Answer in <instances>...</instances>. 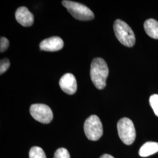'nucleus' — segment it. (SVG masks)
<instances>
[{
  "instance_id": "obj_1",
  "label": "nucleus",
  "mask_w": 158,
  "mask_h": 158,
  "mask_svg": "<svg viewBox=\"0 0 158 158\" xmlns=\"http://www.w3.org/2000/svg\"><path fill=\"white\" fill-rule=\"evenodd\" d=\"M109 73L107 64L100 57L95 58L91 63V79L97 89L102 90L106 86Z\"/></svg>"
},
{
  "instance_id": "obj_2",
  "label": "nucleus",
  "mask_w": 158,
  "mask_h": 158,
  "mask_svg": "<svg viewBox=\"0 0 158 158\" xmlns=\"http://www.w3.org/2000/svg\"><path fill=\"white\" fill-rule=\"evenodd\" d=\"M115 36L120 43L127 47H132L135 43V36L130 26L121 19H117L114 23Z\"/></svg>"
},
{
  "instance_id": "obj_3",
  "label": "nucleus",
  "mask_w": 158,
  "mask_h": 158,
  "mask_svg": "<svg viewBox=\"0 0 158 158\" xmlns=\"http://www.w3.org/2000/svg\"><path fill=\"white\" fill-rule=\"evenodd\" d=\"M62 4L68 10V12L76 19L80 21H90L94 18V14L90 9L82 4L64 0L63 1Z\"/></svg>"
},
{
  "instance_id": "obj_4",
  "label": "nucleus",
  "mask_w": 158,
  "mask_h": 158,
  "mask_svg": "<svg viewBox=\"0 0 158 158\" xmlns=\"http://www.w3.org/2000/svg\"><path fill=\"white\" fill-rule=\"evenodd\" d=\"M117 130L119 138L125 144L130 145L135 141V129L134 125L130 119H121L117 124Z\"/></svg>"
},
{
  "instance_id": "obj_5",
  "label": "nucleus",
  "mask_w": 158,
  "mask_h": 158,
  "mask_svg": "<svg viewBox=\"0 0 158 158\" xmlns=\"http://www.w3.org/2000/svg\"><path fill=\"white\" fill-rule=\"evenodd\" d=\"M84 131L89 139L94 141L98 140L103 134L102 125L99 117L93 115L87 118L84 124Z\"/></svg>"
},
{
  "instance_id": "obj_6",
  "label": "nucleus",
  "mask_w": 158,
  "mask_h": 158,
  "mask_svg": "<svg viewBox=\"0 0 158 158\" xmlns=\"http://www.w3.org/2000/svg\"><path fill=\"white\" fill-rule=\"evenodd\" d=\"M29 111L35 120L43 124H49L53 119V113L51 108L44 104H32Z\"/></svg>"
},
{
  "instance_id": "obj_7",
  "label": "nucleus",
  "mask_w": 158,
  "mask_h": 158,
  "mask_svg": "<svg viewBox=\"0 0 158 158\" xmlns=\"http://www.w3.org/2000/svg\"><path fill=\"white\" fill-rule=\"evenodd\" d=\"M59 85L61 89L69 95L74 94L77 89L76 79L72 73L64 74L60 79Z\"/></svg>"
},
{
  "instance_id": "obj_8",
  "label": "nucleus",
  "mask_w": 158,
  "mask_h": 158,
  "mask_svg": "<svg viewBox=\"0 0 158 158\" xmlns=\"http://www.w3.org/2000/svg\"><path fill=\"white\" fill-rule=\"evenodd\" d=\"M64 46V42L60 37L53 36L42 40L40 43V49L46 52L60 51Z\"/></svg>"
},
{
  "instance_id": "obj_9",
  "label": "nucleus",
  "mask_w": 158,
  "mask_h": 158,
  "mask_svg": "<svg viewBox=\"0 0 158 158\" xmlns=\"http://www.w3.org/2000/svg\"><path fill=\"white\" fill-rule=\"evenodd\" d=\"M17 22L23 27H31L34 22V15L25 6L19 7L15 12Z\"/></svg>"
},
{
  "instance_id": "obj_10",
  "label": "nucleus",
  "mask_w": 158,
  "mask_h": 158,
  "mask_svg": "<svg viewBox=\"0 0 158 158\" xmlns=\"http://www.w3.org/2000/svg\"><path fill=\"white\" fill-rule=\"evenodd\" d=\"M158 152V142H147L139 151V155L141 157H147Z\"/></svg>"
},
{
  "instance_id": "obj_11",
  "label": "nucleus",
  "mask_w": 158,
  "mask_h": 158,
  "mask_svg": "<svg viewBox=\"0 0 158 158\" xmlns=\"http://www.w3.org/2000/svg\"><path fill=\"white\" fill-rule=\"evenodd\" d=\"M144 29L147 35L158 40V22L154 19H149L144 23Z\"/></svg>"
},
{
  "instance_id": "obj_12",
  "label": "nucleus",
  "mask_w": 158,
  "mask_h": 158,
  "mask_svg": "<svg viewBox=\"0 0 158 158\" xmlns=\"http://www.w3.org/2000/svg\"><path fill=\"white\" fill-rule=\"evenodd\" d=\"M29 155V158H46L44 150L38 147H34L31 148Z\"/></svg>"
},
{
  "instance_id": "obj_13",
  "label": "nucleus",
  "mask_w": 158,
  "mask_h": 158,
  "mask_svg": "<svg viewBox=\"0 0 158 158\" xmlns=\"http://www.w3.org/2000/svg\"><path fill=\"white\" fill-rule=\"evenodd\" d=\"M149 104L153 112L158 117V94H153L150 97Z\"/></svg>"
},
{
  "instance_id": "obj_14",
  "label": "nucleus",
  "mask_w": 158,
  "mask_h": 158,
  "mask_svg": "<svg viewBox=\"0 0 158 158\" xmlns=\"http://www.w3.org/2000/svg\"><path fill=\"white\" fill-rule=\"evenodd\" d=\"M53 158H70V156L66 149L61 148L57 149L55 153Z\"/></svg>"
},
{
  "instance_id": "obj_15",
  "label": "nucleus",
  "mask_w": 158,
  "mask_h": 158,
  "mask_svg": "<svg viewBox=\"0 0 158 158\" xmlns=\"http://www.w3.org/2000/svg\"><path fill=\"white\" fill-rule=\"evenodd\" d=\"M10 66V62L7 58L1 59L0 62V74H2L5 73L8 69Z\"/></svg>"
},
{
  "instance_id": "obj_16",
  "label": "nucleus",
  "mask_w": 158,
  "mask_h": 158,
  "mask_svg": "<svg viewBox=\"0 0 158 158\" xmlns=\"http://www.w3.org/2000/svg\"><path fill=\"white\" fill-rule=\"evenodd\" d=\"M9 46V41L5 37H1L0 39V52H4L8 49Z\"/></svg>"
},
{
  "instance_id": "obj_17",
  "label": "nucleus",
  "mask_w": 158,
  "mask_h": 158,
  "mask_svg": "<svg viewBox=\"0 0 158 158\" xmlns=\"http://www.w3.org/2000/svg\"><path fill=\"white\" fill-rule=\"evenodd\" d=\"M100 158H114L113 156L108 155V154H104L103 155H102V156Z\"/></svg>"
}]
</instances>
